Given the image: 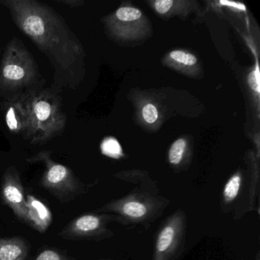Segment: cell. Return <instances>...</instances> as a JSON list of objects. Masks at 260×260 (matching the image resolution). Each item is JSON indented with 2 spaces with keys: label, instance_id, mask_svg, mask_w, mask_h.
Instances as JSON below:
<instances>
[{
  "label": "cell",
  "instance_id": "7402d4cb",
  "mask_svg": "<svg viewBox=\"0 0 260 260\" xmlns=\"http://www.w3.org/2000/svg\"><path fill=\"white\" fill-rule=\"evenodd\" d=\"M220 4L225 6L234 7L240 10H245V6L243 4H237V3L226 2V1H220Z\"/></svg>",
  "mask_w": 260,
  "mask_h": 260
},
{
  "label": "cell",
  "instance_id": "3957f363",
  "mask_svg": "<svg viewBox=\"0 0 260 260\" xmlns=\"http://www.w3.org/2000/svg\"><path fill=\"white\" fill-rule=\"evenodd\" d=\"M60 92L55 88H42L22 95L29 121L28 139L31 144H45L64 132L68 117Z\"/></svg>",
  "mask_w": 260,
  "mask_h": 260
},
{
  "label": "cell",
  "instance_id": "277c9868",
  "mask_svg": "<svg viewBox=\"0 0 260 260\" xmlns=\"http://www.w3.org/2000/svg\"><path fill=\"white\" fill-rule=\"evenodd\" d=\"M26 161L29 164L40 162L45 165L41 186L61 203L71 202L84 193V184L80 182L70 167L54 161L52 152L50 150H41Z\"/></svg>",
  "mask_w": 260,
  "mask_h": 260
},
{
  "label": "cell",
  "instance_id": "6da1fadb",
  "mask_svg": "<svg viewBox=\"0 0 260 260\" xmlns=\"http://www.w3.org/2000/svg\"><path fill=\"white\" fill-rule=\"evenodd\" d=\"M19 31L48 57L54 69L52 86L61 92L76 89L83 76L84 52L66 21L37 0H0Z\"/></svg>",
  "mask_w": 260,
  "mask_h": 260
},
{
  "label": "cell",
  "instance_id": "7a4b0ae2",
  "mask_svg": "<svg viewBox=\"0 0 260 260\" xmlns=\"http://www.w3.org/2000/svg\"><path fill=\"white\" fill-rule=\"evenodd\" d=\"M45 84L35 57L21 39L13 37L0 57V97L18 100Z\"/></svg>",
  "mask_w": 260,
  "mask_h": 260
},
{
  "label": "cell",
  "instance_id": "44dd1931",
  "mask_svg": "<svg viewBox=\"0 0 260 260\" xmlns=\"http://www.w3.org/2000/svg\"><path fill=\"white\" fill-rule=\"evenodd\" d=\"M56 2L63 4L69 8H76L80 7L83 4L81 0H56Z\"/></svg>",
  "mask_w": 260,
  "mask_h": 260
},
{
  "label": "cell",
  "instance_id": "9a60e30c",
  "mask_svg": "<svg viewBox=\"0 0 260 260\" xmlns=\"http://www.w3.org/2000/svg\"><path fill=\"white\" fill-rule=\"evenodd\" d=\"M186 149V142L184 139H179L173 143L169 152V159L172 164L177 165L182 161L185 150Z\"/></svg>",
  "mask_w": 260,
  "mask_h": 260
},
{
  "label": "cell",
  "instance_id": "8fae6325",
  "mask_svg": "<svg viewBox=\"0 0 260 260\" xmlns=\"http://www.w3.org/2000/svg\"><path fill=\"white\" fill-rule=\"evenodd\" d=\"M121 211L131 218L138 219L144 217L147 213L145 204L137 200H127L123 204Z\"/></svg>",
  "mask_w": 260,
  "mask_h": 260
},
{
  "label": "cell",
  "instance_id": "7c38bea8",
  "mask_svg": "<svg viewBox=\"0 0 260 260\" xmlns=\"http://www.w3.org/2000/svg\"><path fill=\"white\" fill-rule=\"evenodd\" d=\"M31 260H77L56 247H44Z\"/></svg>",
  "mask_w": 260,
  "mask_h": 260
},
{
  "label": "cell",
  "instance_id": "ffe728a7",
  "mask_svg": "<svg viewBox=\"0 0 260 260\" xmlns=\"http://www.w3.org/2000/svg\"><path fill=\"white\" fill-rule=\"evenodd\" d=\"M249 86L254 91L259 93V71H258V66L256 64L255 71H252L249 76Z\"/></svg>",
  "mask_w": 260,
  "mask_h": 260
},
{
  "label": "cell",
  "instance_id": "4fadbf2b",
  "mask_svg": "<svg viewBox=\"0 0 260 260\" xmlns=\"http://www.w3.org/2000/svg\"><path fill=\"white\" fill-rule=\"evenodd\" d=\"M141 17L142 13L134 7H121L115 13V19L122 24L138 22Z\"/></svg>",
  "mask_w": 260,
  "mask_h": 260
},
{
  "label": "cell",
  "instance_id": "8992f818",
  "mask_svg": "<svg viewBox=\"0 0 260 260\" xmlns=\"http://www.w3.org/2000/svg\"><path fill=\"white\" fill-rule=\"evenodd\" d=\"M0 197L3 202L14 213L16 218L26 223V196L20 173L16 167H7L2 177Z\"/></svg>",
  "mask_w": 260,
  "mask_h": 260
},
{
  "label": "cell",
  "instance_id": "d6986e66",
  "mask_svg": "<svg viewBox=\"0 0 260 260\" xmlns=\"http://www.w3.org/2000/svg\"><path fill=\"white\" fill-rule=\"evenodd\" d=\"M173 4L174 3L172 0H157L154 4L155 10L159 14H166L170 11Z\"/></svg>",
  "mask_w": 260,
  "mask_h": 260
},
{
  "label": "cell",
  "instance_id": "9c48e42d",
  "mask_svg": "<svg viewBox=\"0 0 260 260\" xmlns=\"http://www.w3.org/2000/svg\"><path fill=\"white\" fill-rule=\"evenodd\" d=\"M30 249L31 245L25 237H0V260H26Z\"/></svg>",
  "mask_w": 260,
  "mask_h": 260
},
{
  "label": "cell",
  "instance_id": "52a82bcc",
  "mask_svg": "<svg viewBox=\"0 0 260 260\" xmlns=\"http://www.w3.org/2000/svg\"><path fill=\"white\" fill-rule=\"evenodd\" d=\"M0 110L4 115L7 128L14 135H20L27 141L29 133L28 112L22 98L18 100H3Z\"/></svg>",
  "mask_w": 260,
  "mask_h": 260
},
{
  "label": "cell",
  "instance_id": "2e32d148",
  "mask_svg": "<svg viewBox=\"0 0 260 260\" xmlns=\"http://www.w3.org/2000/svg\"><path fill=\"white\" fill-rule=\"evenodd\" d=\"M103 153L111 157L119 158L122 156V150L119 143L113 138H109L103 142L101 147Z\"/></svg>",
  "mask_w": 260,
  "mask_h": 260
},
{
  "label": "cell",
  "instance_id": "e0dca14e",
  "mask_svg": "<svg viewBox=\"0 0 260 260\" xmlns=\"http://www.w3.org/2000/svg\"><path fill=\"white\" fill-rule=\"evenodd\" d=\"M170 58L176 63L185 66H194L197 63V58L193 54L182 51H173L170 54Z\"/></svg>",
  "mask_w": 260,
  "mask_h": 260
},
{
  "label": "cell",
  "instance_id": "5b68a950",
  "mask_svg": "<svg viewBox=\"0 0 260 260\" xmlns=\"http://www.w3.org/2000/svg\"><path fill=\"white\" fill-rule=\"evenodd\" d=\"M107 216L85 214L73 219L57 234L59 238L72 241L100 240L107 235Z\"/></svg>",
  "mask_w": 260,
  "mask_h": 260
},
{
  "label": "cell",
  "instance_id": "30bf717a",
  "mask_svg": "<svg viewBox=\"0 0 260 260\" xmlns=\"http://www.w3.org/2000/svg\"><path fill=\"white\" fill-rule=\"evenodd\" d=\"M179 233V223H175V220L167 223L162 228L156 239V259L162 260L164 257H167L172 251L174 250L175 246L177 245L180 237Z\"/></svg>",
  "mask_w": 260,
  "mask_h": 260
},
{
  "label": "cell",
  "instance_id": "5bb4252c",
  "mask_svg": "<svg viewBox=\"0 0 260 260\" xmlns=\"http://www.w3.org/2000/svg\"><path fill=\"white\" fill-rule=\"evenodd\" d=\"M242 179L240 175L235 174L228 181L223 188V198L226 202H232L240 192Z\"/></svg>",
  "mask_w": 260,
  "mask_h": 260
},
{
  "label": "cell",
  "instance_id": "ba28073f",
  "mask_svg": "<svg viewBox=\"0 0 260 260\" xmlns=\"http://www.w3.org/2000/svg\"><path fill=\"white\" fill-rule=\"evenodd\" d=\"M26 224L41 234H45L52 223L49 207L31 194L26 196Z\"/></svg>",
  "mask_w": 260,
  "mask_h": 260
},
{
  "label": "cell",
  "instance_id": "ac0fdd59",
  "mask_svg": "<svg viewBox=\"0 0 260 260\" xmlns=\"http://www.w3.org/2000/svg\"><path fill=\"white\" fill-rule=\"evenodd\" d=\"M143 118L148 124H153L158 118V111L154 105L149 104L144 106L142 110Z\"/></svg>",
  "mask_w": 260,
  "mask_h": 260
}]
</instances>
